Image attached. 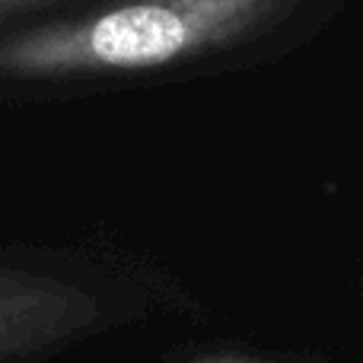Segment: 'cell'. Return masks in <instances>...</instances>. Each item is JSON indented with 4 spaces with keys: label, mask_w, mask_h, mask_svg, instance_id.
Instances as JSON below:
<instances>
[{
    "label": "cell",
    "mask_w": 363,
    "mask_h": 363,
    "mask_svg": "<svg viewBox=\"0 0 363 363\" xmlns=\"http://www.w3.org/2000/svg\"><path fill=\"white\" fill-rule=\"evenodd\" d=\"M296 0H128L0 42L6 80L144 74L268 32Z\"/></svg>",
    "instance_id": "obj_1"
},
{
    "label": "cell",
    "mask_w": 363,
    "mask_h": 363,
    "mask_svg": "<svg viewBox=\"0 0 363 363\" xmlns=\"http://www.w3.org/2000/svg\"><path fill=\"white\" fill-rule=\"evenodd\" d=\"M106 322L99 294L80 281L0 264V363L48 354Z\"/></svg>",
    "instance_id": "obj_2"
},
{
    "label": "cell",
    "mask_w": 363,
    "mask_h": 363,
    "mask_svg": "<svg viewBox=\"0 0 363 363\" xmlns=\"http://www.w3.org/2000/svg\"><path fill=\"white\" fill-rule=\"evenodd\" d=\"M194 363H287L281 357H264V354H220V357H204Z\"/></svg>",
    "instance_id": "obj_3"
},
{
    "label": "cell",
    "mask_w": 363,
    "mask_h": 363,
    "mask_svg": "<svg viewBox=\"0 0 363 363\" xmlns=\"http://www.w3.org/2000/svg\"><path fill=\"white\" fill-rule=\"evenodd\" d=\"M51 0H0V16H13V13H26L35 10V6H45Z\"/></svg>",
    "instance_id": "obj_4"
}]
</instances>
